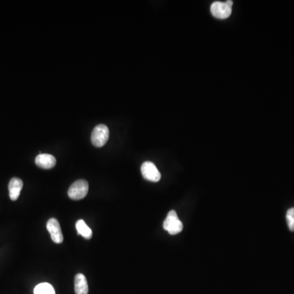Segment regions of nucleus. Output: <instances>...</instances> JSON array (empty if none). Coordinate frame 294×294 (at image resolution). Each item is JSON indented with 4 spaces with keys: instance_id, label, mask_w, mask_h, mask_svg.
Masks as SVG:
<instances>
[{
    "instance_id": "nucleus-4",
    "label": "nucleus",
    "mask_w": 294,
    "mask_h": 294,
    "mask_svg": "<svg viewBox=\"0 0 294 294\" xmlns=\"http://www.w3.org/2000/svg\"><path fill=\"white\" fill-rule=\"evenodd\" d=\"M142 176L145 179L150 182H159L161 178V174L156 166L150 161H146L142 164L141 168Z\"/></svg>"
},
{
    "instance_id": "nucleus-6",
    "label": "nucleus",
    "mask_w": 294,
    "mask_h": 294,
    "mask_svg": "<svg viewBox=\"0 0 294 294\" xmlns=\"http://www.w3.org/2000/svg\"><path fill=\"white\" fill-rule=\"evenodd\" d=\"M47 229L50 234L51 238L52 241L56 244H61L63 242L64 237H63L62 232H61V225L59 221L56 218H51L48 220L47 223Z\"/></svg>"
},
{
    "instance_id": "nucleus-7",
    "label": "nucleus",
    "mask_w": 294,
    "mask_h": 294,
    "mask_svg": "<svg viewBox=\"0 0 294 294\" xmlns=\"http://www.w3.org/2000/svg\"><path fill=\"white\" fill-rule=\"evenodd\" d=\"M36 164L41 169H50L56 165V159L52 154H40L36 158Z\"/></svg>"
},
{
    "instance_id": "nucleus-8",
    "label": "nucleus",
    "mask_w": 294,
    "mask_h": 294,
    "mask_svg": "<svg viewBox=\"0 0 294 294\" xmlns=\"http://www.w3.org/2000/svg\"><path fill=\"white\" fill-rule=\"evenodd\" d=\"M23 188V182L21 179L13 178L10 180L9 184V197L13 201H17Z\"/></svg>"
},
{
    "instance_id": "nucleus-2",
    "label": "nucleus",
    "mask_w": 294,
    "mask_h": 294,
    "mask_svg": "<svg viewBox=\"0 0 294 294\" xmlns=\"http://www.w3.org/2000/svg\"><path fill=\"white\" fill-rule=\"evenodd\" d=\"M88 192V183L86 180H78L71 185L68 190V195L71 200L80 201L85 198Z\"/></svg>"
},
{
    "instance_id": "nucleus-5",
    "label": "nucleus",
    "mask_w": 294,
    "mask_h": 294,
    "mask_svg": "<svg viewBox=\"0 0 294 294\" xmlns=\"http://www.w3.org/2000/svg\"><path fill=\"white\" fill-rule=\"evenodd\" d=\"M210 10L211 13L216 18L225 19L228 18L232 14V8L225 2L217 1L211 5Z\"/></svg>"
},
{
    "instance_id": "nucleus-1",
    "label": "nucleus",
    "mask_w": 294,
    "mask_h": 294,
    "mask_svg": "<svg viewBox=\"0 0 294 294\" xmlns=\"http://www.w3.org/2000/svg\"><path fill=\"white\" fill-rule=\"evenodd\" d=\"M164 229L170 235H177L183 230V224L179 219L175 211L172 210L168 213L166 219L164 221Z\"/></svg>"
},
{
    "instance_id": "nucleus-9",
    "label": "nucleus",
    "mask_w": 294,
    "mask_h": 294,
    "mask_svg": "<svg viewBox=\"0 0 294 294\" xmlns=\"http://www.w3.org/2000/svg\"><path fill=\"white\" fill-rule=\"evenodd\" d=\"M75 294H88V284L85 276L83 274H77L75 278Z\"/></svg>"
},
{
    "instance_id": "nucleus-3",
    "label": "nucleus",
    "mask_w": 294,
    "mask_h": 294,
    "mask_svg": "<svg viewBox=\"0 0 294 294\" xmlns=\"http://www.w3.org/2000/svg\"><path fill=\"white\" fill-rule=\"evenodd\" d=\"M110 137V131L108 127L104 124L96 126L94 127L91 135V141L92 145L96 147H103L107 144Z\"/></svg>"
},
{
    "instance_id": "nucleus-11",
    "label": "nucleus",
    "mask_w": 294,
    "mask_h": 294,
    "mask_svg": "<svg viewBox=\"0 0 294 294\" xmlns=\"http://www.w3.org/2000/svg\"><path fill=\"white\" fill-rule=\"evenodd\" d=\"M34 293L35 294H56L55 293V290L48 283H41V284H38L34 290Z\"/></svg>"
},
{
    "instance_id": "nucleus-12",
    "label": "nucleus",
    "mask_w": 294,
    "mask_h": 294,
    "mask_svg": "<svg viewBox=\"0 0 294 294\" xmlns=\"http://www.w3.org/2000/svg\"><path fill=\"white\" fill-rule=\"evenodd\" d=\"M286 219L290 231L294 232V208L288 209L286 214Z\"/></svg>"
},
{
    "instance_id": "nucleus-10",
    "label": "nucleus",
    "mask_w": 294,
    "mask_h": 294,
    "mask_svg": "<svg viewBox=\"0 0 294 294\" xmlns=\"http://www.w3.org/2000/svg\"><path fill=\"white\" fill-rule=\"evenodd\" d=\"M76 230H77L78 234L83 236L84 238L87 239V240H90L92 238V230L90 229L89 226L86 224L84 220H79L76 222Z\"/></svg>"
}]
</instances>
